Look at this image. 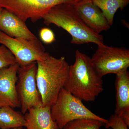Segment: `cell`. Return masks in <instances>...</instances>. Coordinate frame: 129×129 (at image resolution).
Here are the masks:
<instances>
[{
    "mask_svg": "<svg viewBox=\"0 0 129 129\" xmlns=\"http://www.w3.org/2000/svg\"><path fill=\"white\" fill-rule=\"evenodd\" d=\"M0 44L5 46L14 56L19 67L45 60L50 54L39 40H29L8 36L0 30Z\"/></svg>",
    "mask_w": 129,
    "mask_h": 129,
    "instance_id": "cell-8",
    "label": "cell"
},
{
    "mask_svg": "<svg viewBox=\"0 0 129 129\" xmlns=\"http://www.w3.org/2000/svg\"><path fill=\"white\" fill-rule=\"evenodd\" d=\"M39 36L42 41L46 44H52L55 40L54 33L49 28H42L40 30Z\"/></svg>",
    "mask_w": 129,
    "mask_h": 129,
    "instance_id": "cell-19",
    "label": "cell"
},
{
    "mask_svg": "<svg viewBox=\"0 0 129 129\" xmlns=\"http://www.w3.org/2000/svg\"><path fill=\"white\" fill-rule=\"evenodd\" d=\"M26 129H28L26 128Z\"/></svg>",
    "mask_w": 129,
    "mask_h": 129,
    "instance_id": "cell-23",
    "label": "cell"
},
{
    "mask_svg": "<svg viewBox=\"0 0 129 129\" xmlns=\"http://www.w3.org/2000/svg\"><path fill=\"white\" fill-rule=\"evenodd\" d=\"M115 114L129 126V73L128 69L116 74Z\"/></svg>",
    "mask_w": 129,
    "mask_h": 129,
    "instance_id": "cell-12",
    "label": "cell"
},
{
    "mask_svg": "<svg viewBox=\"0 0 129 129\" xmlns=\"http://www.w3.org/2000/svg\"><path fill=\"white\" fill-rule=\"evenodd\" d=\"M103 83L92 66L90 58L76 51L75 62L70 65L63 88L82 101L93 102L104 90Z\"/></svg>",
    "mask_w": 129,
    "mask_h": 129,
    "instance_id": "cell-1",
    "label": "cell"
},
{
    "mask_svg": "<svg viewBox=\"0 0 129 129\" xmlns=\"http://www.w3.org/2000/svg\"><path fill=\"white\" fill-rule=\"evenodd\" d=\"M36 62L19 67L16 83L17 94L21 113L24 115L29 109L42 106L41 95L37 87Z\"/></svg>",
    "mask_w": 129,
    "mask_h": 129,
    "instance_id": "cell-7",
    "label": "cell"
},
{
    "mask_svg": "<svg viewBox=\"0 0 129 129\" xmlns=\"http://www.w3.org/2000/svg\"><path fill=\"white\" fill-rule=\"evenodd\" d=\"M53 120L58 129H62L69 122L79 119L89 118L107 123L108 120L92 112L83 104L82 101L63 88L55 102L51 107Z\"/></svg>",
    "mask_w": 129,
    "mask_h": 129,
    "instance_id": "cell-4",
    "label": "cell"
},
{
    "mask_svg": "<svg viewBox=\"0 0 129 129\" xmlns=\"http://www.w3.org/2000/svg\"><path fill=\"white\" fill-rule=\"evenodd\" d=\"M108 120L107 123L105 124L106 128L128 129V127L122 119L115 114L111 115Z\"/></svg>",
    "mask_w": 129,
    "mask_h": 129,
    "instance_id": "cell-18",
    "label": "cell"
},
{
    "mask_svg": "<svg viewBox=\"0 0 129 129\" xmlns=\"http://www.w3.org/2000/svg\"><path fill=\"white\" fill-rule=\"evenodd\" d=\"M94 69L100 77L109 74L119 73L129 67V50L124 47L98 45L90 58Z\"/></svg>",
    "mask_w": 129,
    "mask_h": 129,
    "instance_id": "cell-6",
    "label": "cell"
},
{
    "mask_svg": "<svg viewBox=\"0 0 129 129\" xmlns=\"http://www.w3.org/2000/svg\"><path fill=\"white\" fill-rule=\"evenodd\" d=\"M94 5L101 10L109 25L113 24L115 13L119 9H124L129 3V0H91Z\"/></svg>",
    "mask_w": 129,
    "mask_h": 129,
    "instance_id": "cell-15",
    "label": "cell"
},
{
    "mask_svg": "<svg viewBox=\"0 0 129 129\" xmlns=\"http://www.w3.org/2000/svg\"><path fill=\"white\" fill-rule=\"evenodd\" d=\"M19 67L16 63L0 71V107L20 108L16 90Z\"/></svg>",
    "mask_w": 129,
    "mask_h": 129,
    "instance_id": "cell-9",
    "label": "cell"
},
{
    "mask_svg": "<svg viewBox=\"0 0 129 129\" xmlns=\"http://www.w3.org/2000/svg\"><path fill=\"white\" fill-rule=\"evenodd\" d=\"M17 63L14 56L5 46H0V71Z\"/></svg>",
    "mask_w": 129,
    "mask_h": 129,
    "instance_id": "cell-17",
    "label": "cell"
},
{
    "mask_svg": "<svg viewBox=\"0 0 129 129\" xmlns=\"http://www.w3.org/2000/svg\"><path fill=\"white\" fill-rule=\"evenodd\" d=\"M104 122L89 118L79 119L69 122L62 129H100Z\"/></svg>",
    "mask_w": 129,
    "mask_h": 129,
    "instance_id": "cell-16",
    "label": "cell"
},
{
    "mask_svg": "<svg viewBox=\"0 0 129 129\" xmlns=\"http://www.w3.org/2000/svg\"><path fill=\"white\" fill-rule=\"evenodd\" d=\"M42 19L46 25L55 24L68 32L72 37V44L92 43L97 45L104 44L103 36L86 25L73 5L62 4L56 6L50 9Z\"/></svg>",
    "mask_w": 129,
    "mask_h": 129,
    "instance_id": "cell-2",
    "label": "cell"
},
{
    "mask_svg": "<svg viewBox=\"0 0 129 129\" xmlns=\"http://www.w3.org/2000/svg\"><path fill=\"white\" fill-rule=\"evenodd\" d=\"M106 129H112L111 128H106Z\"/></svg>",
    "mask_w": 129,
    "mask_h": 129,
    "instance_id": "cell-22",
    "label": "cell"
},
{
    "mask_svg": "<svg viewBox=\"0 0 129 129\" xmlns=\"http://www.w3.org/2000/svg\"><path fill=\"white\" fill-rule=\"evenodd\" d=\"M36 62V81L42 105L51 107L64 87L69 74L70 65L64 57L57 58L50 55L45 60Z\"/></svg>",
    "mask_w": 129,
    "mask_h": 129,
    "instance_id": "cell-3",
    "label": "cell"
},
{
    "mask_svg": "<svg viewBox=\"0 0 129 129\" xmlns=\"http://www.w3.org/2000/svg\"><path fill=\"white\" fill-rule=\"evenodd\" d=\"M24 115L9 106L0 107V128L11 129L25 127Z\"/></svg>",
    "mask_w": 129,
    "mask_h": 129,
    "instance_id": "cell-14",
    "label": "cell"
},
{
    "mask_svg": "<svg viewBox=\"0 0 129 129\" xmlns=\"http://www.w3.org/2000/svg\"><path fill=\"white\" fill-rule=\"evenodd\" d=\"M3 9V8L0 7V14H1V13L2 12Z\"/></svg>",
    "mask_w": 129,
    "mask_h": 129,
    "instance_id": "cell-20",
    "label": "cell"
},
{
    "mask_svg": "<svg viewBox=\"0 0 129 129\" xmlns=\"http://www.w3.org/2000/svg\"><path fill=\"white\" fill-rule=\"evenodd\" d=\"M28 129H58L52 119L51 107L44 106L32 108L24 114Z\"/></svg>",
    "mask_w": 129,
    "mask_h": 129,
    "instance_id": "cell-13",
    "label": "cell"
},
{
    "mask_svg": "<svg viewBox=\"0 0 129 129\" xmlns=\"http://www.w3.org/2000/svg\"><path fill=\"white\" fill-rule=\"evenodd\" d=\"M83 0H0V7L26 22L35 23L51 8L62 4L76 5Z\"/></svg>",
    "mask_w": 129,
    "mask_h": 129,
    "instance_id": "cell-5",
    "label": "cell"
},
{
    "mask_svg": "<svg viewBox=\"0 0 129 129\" xmlns=\"http://www.w3.org/2000/svg\"><path fill=\"white\" fill-rule=\"evenodd\" d=\"M74 6L83 22L94 32L99 34L111 28L101 10L91 0H83Z\"/></svg>",
    "mask_w": 129,
    "mask_h": 129,
    "instance_id": "cell-10",
    "label": "cell"
},
{
    "mask_svg": "<svg viewBox=\"0 0 129 129\" xmlns=\"http://www.w3.org/2000/svg\"><path fill=\"white\" fill-rule=\"evenodd\" d=\"M11 129H23V127H18V128H14Z\"/></svg>",
    "mask_w": 129,
    "mask_h": 129,
    "instance_id": "cell-21",
    "label": "cell"
},
{
    "mask_svg": "<svg viewBox=\"0 0 129 129\" xmlns=\"http://www.w3.org/2000/svg\"><path fill=\"white\" fill-rule=\"evenodd\" d=\"M15 14L3 8L0 14V30L13 38L29 40L38 39L29 29L25 23Z\"/></svg>",
    "mask_w": 129,
    "mask_h": 129,
    "instance_id": "cell-11",
    "label": "cell"
}]
</instances>
